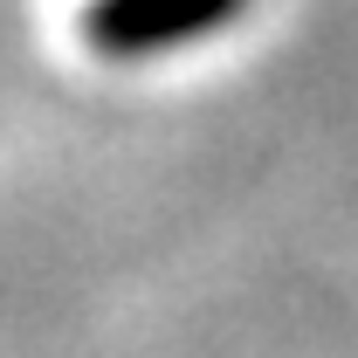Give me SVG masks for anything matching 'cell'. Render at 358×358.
<instances>
[{
    "label": "cell",
    "mask_w": 358,
    "mask_h": 358,
    "mask_svg": "<svg viewBox=\"0 0 358 358\" xmlns=\"http://www.w3.org/2000/svg\"><path fill=\"white\" fill-rule=\"evenodd\" d=\"M241 0H103L90 7V48L103 55H152L193 42L200 28H221Z\"/></svg>",
    "instance_id": "cell-1"
}]
</instances>
